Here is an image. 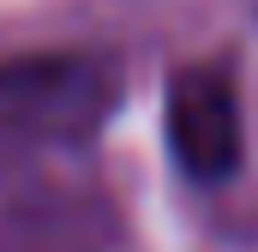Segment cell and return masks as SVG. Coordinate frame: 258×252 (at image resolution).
Here are the masks:
<instances>
[{
	"mask_svg": "<svg viewBox=\"0 0 258 252\" xmlns=\"http://www.w3.org/2000/svg\"><path fill=\"white\" fill-rule=\"evenodd\" d=\"M120 78L102 54H18L0 60V132L12 138H90L114 114Z\"/></svg>",
	"mask_w": 258,
	"mask_h": 252,
	"instance_id": "1",
	"label": "cell"
},
{
	"mask_svg": "<svg viewBox=\"0 0 258 252\" xmlns=\"http://www.w3.org/2000/svg\"><path fill=\"white\" fill-rule=\"evenodd\" d=\"M168 150L192 180L240 168V96L222 66H180L168 84Z\"/></svg>",
	"mask_w": 258,
	"mask_h": 252,
	"instance_id": "2",
	"label": "cell"
}]
</instances>
